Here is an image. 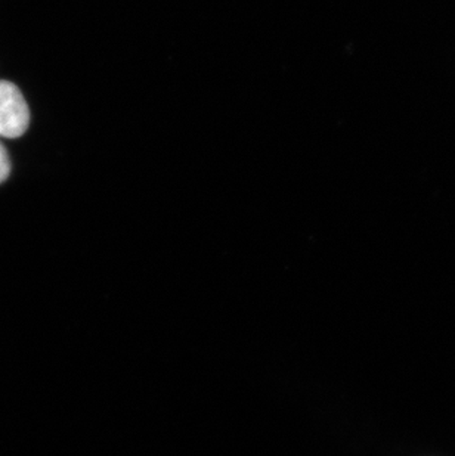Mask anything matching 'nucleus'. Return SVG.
<instances>
[{
  "label": "nucleus",
  "instance_id": "obj_2",
  "mask_svg": "<svg viewBox=\"0 0 455 456\" xmlns=\"http://www.w3.org/2000/svg\"><path fill=\"white\" fill-rule=\"evenodd\" d=\"M11 168H12V166H11L8 151L0 142V185L8 179L9 175H11Z\"/></svg>",
  "mask_w": 455,
  "mask_h": 456
},
{
  "label": "nucleus",
  "instance_id": "obj_1",
  "mask_svg": "<svg viewBox=\"0 0 455 456\" xmlns=\"http://www.w3.org/2000/svg\"><path fill=\"white\" fill-rule=\"evenodd\" d=\"M30 126V110L21 91L8 80H0V138L17 139Z\"/></svg>",
  "mask_w": 455,
  "mask_h": 456
}]
</instances>
